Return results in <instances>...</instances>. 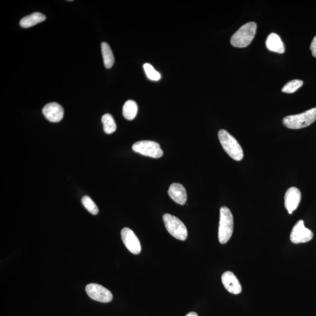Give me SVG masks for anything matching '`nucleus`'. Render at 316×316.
I'll list each match as a JSON object with an SVG mask.
<instances>
[{
    "instance_id": "nucleus-21",
    "label": "nucleus",
    "mask_w": 316,
    "mask_h": 316,
    "mask_svg": "<svg viewBox=\"0 0 316 316\" xmlns=\"http://www.w3.org/2000/svg\"><path fill=\"white\" fill-rule=\"evenodd\" d=\"M303 82L300 80H293L289 81L281 89V92L286 93H293L303 85Z\"/></svg>"
},
{
    "instance_id": "nucleus-12",
    "label": "nucleus",
    "mask_w": 316,
    "mask_h": 316,
    "mask_svg": "<svg viewBox=\"0 0 316 316\" xmlns=\"http://www.w3.org/2000/svg\"><path fill=\"white\" fill-rule=\"evenodd\" d=\"M221 281L225 288L230 293L238 295L242 292V287L240 281L232 272H224L222 275Z\"/></svg>"
},
{
    "instance_id": "nucleus-2",
    "label": "nucleus",
    "mask_w": 316,
    "mask_h": 316,
    "mask_svg": "<svg viewBox=\"0 0 316 316\" xmlns=\"http://www.w3.org/2000/svg\"><path fill=\"white\" fill-rule=\"evenodd\" d=\"M234 219L232 212L227 207H221L218 227V240L222 244H226L233 235Z\"/></svg>"
},
{
    "instance_id": "nucleus-10",
    "label": "nucleus",
    "mask_w": 316,
    "mask_h": 316,
    "mask_svg": "<svg viewBox=\"0 0 316 316\" xmlns=\"http://www.w3.org/2000/svg\"><path fill=\"white\" fill-rule=\"evenodd\" d=\"M42 113L45 117L52 123H58L64 118L63 107L57 103H51L44 106Z\"/></svg>"
},
{
    "instance_id": "nucleus-6",
    "label": "nucleus",
    "mask_w": 316,
    "mask_h": 316,
    "mask_svg": "<svg viewBox=\"0 0 316 316\" xmlns=\"http://www.w3.org/2000/svg\"><path fill=\"white\" fill-rule=\"evenodd\" d=\"M134 152L153 158H159L164 154L159 143L153 140H140L133 145Z\"/></svg>"
},
{
    "instance_id": "nucleus-14",
    "label": "nucleus",
    "mask_w": 316,
    "mask_h": 316,
    "mask_svg": "<svg viewBox=\"0 0 316 316\" xmlns=\"http://www.w3.org/2000/svg\"><path fill=\"white\" fill-rule=\"evenodd\" d=\"M266 46L270 51L283 54L285 51L282 40L278 34L272 33L266 40Z\"/></svg>"
},
{
    "instance_id": "nucleus-1",
    "label": "nucleus",
    "mask_w": 316,
    "mask_h": 316,
    "mask_svg": "<svg viewBox=\"0 0 316 316\" xmlns=\"http://www.w3.org/2000/svg\"><path fill=\"white\" fill-rule=\"evenodd\" d=\"M218 137L227 154L235 161H242L244 157L243 150L235 138L225 130L219 131Z\"/></svg>"
},
{
    "instance_id": "nucleus-5",
    "label": "nucleus",
    "mask_w": 316,
    "mask_h": 316,
    "mask_svg": "<svg viewBox=\"0 0 316 316\" xmlns=\"http://www.w3.org/2000/svg\"><path fill=\"white\" fill-rule=\"evenodd\" d=\"M166 228L169 233L177 240H186L187 237V230L180 219L170 214L163 215Z\"/></svg>"
},
{
    "instance_id": "nucleus-22",
    "label": "nucleus",
    "mask_w": 316,
    "mask_h": 316,
    "mask_svg": "<svg viewBox=\"0 0 316 316\" xmlns=\"http://www.w3.org/2000/svg\"><path fill=\"white\" fill-rule=\"evenodd\" d=\"M311 50L312 52V55L316 58V36L312 40L311 45Z\"/></svg>"
},
{
    "instance_id": "nucleus-3",
    "label": "nucleus",
    "mask_w": 316,
    "mask_h": 316,
    "mask_svg": "<svg viewBox=\"0 0 316 316\" xmlns=\"http://www.w3.org/2000/svg\"><path fill=\"white\" fill-rule=\"evenodd\" d=\"M256 24L249 22L244 25L231 38V43L236 48H246L251 43L255 35Z\"/></svg>"
},
{
    "instance_id": "nucleus-20",
    "label": "nucleus",
    "mask_w": 316,
    "mask_h": 316,
    "mask_svg": "<svg viewBox=\"0 0 316 316\" xmlns=\"http://www.w3.org/2000/svg\"><path fill=\"white\" fill-rule=\"evenodd\" d=\"M143 67L149 79L153 81H158L161 79V74L156 71L151 64L146 63L143 65Z\"/></svg>"
},
{
    "instance_id": "nucleus-4",
    "label": "nucleus",
    "mask_w": 316,
    "mask_h": 316,
    "mask_svg": "<svg viewBox=\"0 0 316 316\" xmlns=\"http://www.w3.org/2000/svg\"><path fill=\"white\" fill-rule=\"evenodd\" d=\"M316 120V108H314L303 113L289 115L284 118L283 124L290 129L298 130L311 126Z\"/></svg>"
},
{
    "instance_id": "nucleus-19",
    "label": "nucleus",
    "mask_w": 316,
    "mask_h": 316,
    "mask_svg": "<svg viewBox=\"0 0 316 316\" xmlns=\"http://www.w3.org/2000/svg\"><path fill=\"white\" fill-rule=\"evenodd\" d=\"M81 203L84 208L88 211L91 214L96 215L98 214L99 209L98 206L95 204V203L93 201L90 197L84 196L81 199Z\"/></svg>"
},
{
    "instance_id": "nucleus-18",
    "label": "nucleus",
    "mask_w": 316,
    "mask_h": 316,
    "mask_svg": "<svg viewBox=\"0 0 316 316\" xmlns=\"http://www.w3.org/2000/svg\"><path fill=\"white\" fill-rule=\"evenodd\" d=\"M102 121L103 124V130L106 134H111L116 131V124H115L114 119L111 114H105L103 115Z\"/></svg>"
},
{
    "instance_id": "nucleus-23",
    "label": "nucleus",
    "mask_w": 316,
    "mask_h": 316,
    "mask_svg": "<svg viewBox=\"0 0 316 316\" xmlns=\"http://www.w3.org/2000/svg\"><path fill=\"white\" fill-rule=\"evenodd\" d=\"M186 316H198V315L195 312H190L189 313V314H187Z\"/></svg>"
},
{
    "instance_id": "nucleus-13",
    "label": "nucleus",
    "mask_w": 316,
    "mask_h": 316,
    "mask_svg": "<svg viewBox=\"0 0 316 316\" xmlns=\"http://www.w3.org/2000/svg\"><path fill=\"white\" fill-rule=\"evenodd\" d=\"M168 195L177 204L184 205L187 201L186 190L181 184L172 183L169 189Z\"/></svg>"
},
{
    "instance_id": "nucleus-15",
    "label": "nucleus",
    "mask_w": 316,
    "mask_h": 316,
    "mask_svg": "<svg viewBox=\"0 0 316 316\" xmlns=\"http://www.w3.org/2000/svg\"><path fill=\"white\" fill-rule=\"evenodd\" d=\"M46 20L44 15L40 12H34V13L24 17L20 21V26L24 28L32 27L35 25L42 23Z\"/></svg>"
},
{
    "instance_id": "nucleus-7",
    "label": "nucleus",
    "mask_w": 316,
    "mask_h": 316,
    "mask_svg": "<svg viewBox=\"0 0 316 316\" xmlns=\"http://www.w3.org/2000/svg\"><path fill=\"white\" fill-rule=\"evenodd\" d=\"M86 292L91 299L96 301L108 303L112 300V295L110 291L99 284H87Z\"/></svg>"
},
{
    "instance_id": "nucleus-8",
    "label": "nucleus",
    "mask_w": 316,
    "mask_h": 316,
    "mask_svg": "<svg viewBox=\"0 0 316 316\" xmlns=\"http://www.w3.org/2000/svg\"><path fill=\"white\" fill-rule=\"evenodd\" d=\"M314 237V233L305 226L304 221L300 220L292 228L290 236L291 242L295 244L310 242Z\"/></svg>"
},
{
    "instance_id": "nucleus-17",
    "label": "nucleus",
    "mask_w": 316,
    "mask_h": 316,
    "mask_svg": "<svg viewBox=\"0 0 316 316\" xmlns=\"http://www.w3.org/2000/svg\"><path fill=\"white\" fill-rule=\"evenodd\" d=\"M101 46L103 62H104L105 67L107 69H110L114 64L113 53L107 43L103 42Z\"/></svg>"
},
{
    "instance_id": "nucleus-9",
    "label": "nucleus",
    "mask_w": 316,
    "mask_h": 316,
    "mask_svg": "<svg viewBox=\"0 0 316 316\" xmlns=\"http://www.w3.org/2000/svg\"><path fill=\"white\" fill-rule=\"evenodd\" d=\"M121 235L122 240L127 248L134 254H139L141 251V246L134 231L129 228H124L121 230Z\"/></svg>"
},
{
    "instance_id": "nucleus-16",
    "label": "nucleus",
    "mask_w": 316,
    "mask_h": 316,
    "mask_svg": "<svg viewBox=\"0 0 316 316\" xmlns=\"http://www.w3.org/2000/svg\"><path fill=\"white\" fill-rule=\"evenodd\" d=\"M138 105L135 101L132 100H128L123 106V116L128 120H133L137 116Z\"/></svg>"
},
{
    "instance_id": "nucleus-11",
    "label": "nucleus",
    "mask_w": 316,
    "mask_h": 316,
    "mask_svg": "<svg viewBox=\"0 0 316 316\" xmlns=\"http://www.w3.org/2000/svg\"><path fill=\"white\" fill-rule=\"evenodd\" d=\"M301 192L296 187H290L284 195V206L289 214L296 211L301 200Z\"/></svg>"
}]
</instances>
